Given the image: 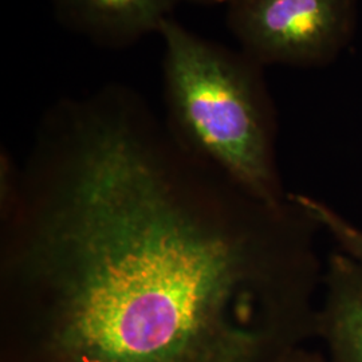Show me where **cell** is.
Here are the masks:
<instances>
[{"mask_svg": "<svg viewBox=\"0 0 362 362\" xmlns=\"http://www.w3.org/2000/svg\"><path fill=\"white\" fill-rule=\"evenodd\" d=\"M318 230L133 93L62 101L0 153V362H269L315 336Z\"/></svg>", "mask_w": 362, "mask_h": 362, "instance_id": "1", "label": "cell"}, {"mask_svg": "<svg viewBox=\"0 0 362 362\" xmlns=\"http://www.w3.org/2000/svg\"><path fill=\"white\" fill-rule=\"evenodd\" d=\"M199 4H220V3H233V0H189Z\"/></svg>", "mask_w": 362, "mask_h": 362, "instance_id": "8", "label": "cell"}, {"mask_svg": "<svg viewBox=\"0 0 362 362\" xmlns=\"http://www.w3.org/2000/svg\"><path fill=\"white\" fill-rule=\"evenodd\" d=\"M322 302L315 314V336L332 362H362V264L342 251L324 270Z\"/></svg>", "mask_w": 362, "mask_h": 362, "instance_id": "4", "label": "cell"}, {"mask_svg": "<svg viewBox=\"0 0 362 362\" xmlns=\"http://www.w3.org/2000/svg\"><path fill=\"white\" fill-rule=\"evenodd\" d=\"M269 362H332L327 356L320 351L308 349L303 345H297L279 353Z\"/></svg>", "mask_w": 362, "mask_h": 362, "instance_id": "7", "label": "cell"}, {"mask_svg": "<svg viewBox=\"0 0 362 362\" xmlns=\"http://www.w3.org/2000/svg\"><path fill=\"white\" fill-rule=\"evenodd\" d=\"M298 204L317 223L321 231L332 236L339 251L362 264V230L344 218L334 208L309 194H293Z\"/></svg>", "mask_w": 362, "mask_h": 362, "instance_id": "6", "label": "cell"}, {"mask_svg": "<svg viewBox=\"0 0 362 362\" xmlns=\"http://www.w3.org/2000/svg\"><path fill=\"white\" fill-rule=\"evenodd\" d=\"M180 0H52L59 19L105 46L119 47L158 33Z\"/></svg>", "mask_w": 362, "mask_h": 362, "instance_id": "5", "label": "cell"}, {"mask_svg": "<svg viewBox=\"0 0 362 362\" xmlns=\"http://www.w3.org/2000/svg\"><path fill=\"white\" fill-rule=\"evenodd\" d=\"M167 124L189 152L259 199H288L275 158V113L260 65L163 22Z\"/></svg>", "mask_w": 362, "mask_h": 362, "instance_id": "2", "label": "cell"}, {"mask_svg": "<svg viewBox=\"0 0 362 362\" xmlns=\"http://www.w3.org/2000/svg\"><path fill=\"white\" fill-rule=\"evenodd\" d=\"M357 0H233L227 23L259 65L320 67L349 46Z\"/></svg>", "mask_w": 362, "mask_h": 362, "instance_id": "3", "label": "cell"}]
</instances>
